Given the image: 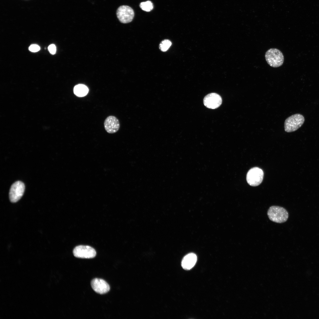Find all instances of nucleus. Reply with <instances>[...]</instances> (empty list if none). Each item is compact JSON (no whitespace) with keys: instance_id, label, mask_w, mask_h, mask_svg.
Listing matches in <instances>:
<instances>
[{"instance_id":"f8f14e48","label":"nucleus","mask_w":319,"mask_h":319,"mask_svg":"<svg viewBox=\"0 0 319 319\" xmlns=\"http://www.w3.org/2000/svg\"><path fill=\"white\" fill-rule=\"evenodd\" d=\"M89 89L87 87L83 84H79L76 85L74 88V92L77 96L82 97L86 95L88 93Z\"/></svg>"},{"instance_id":"423d86ee","label":"nucleus","mask_w":319,"mask_h":319,"mask_svg":"<svg viewBox=\"0 0 319 319\" xmlns=\"http://www.w3.org/2000/svg\"><path fill=\"white\" fill-rule=\"evenodd\" d=\"M25 190L24 183L20 181L14 183L11 186L9 192V198L11 202H17L23 195Z\"/></svg>"},{"instance_id":"f257e3e1","label":"nucleus","mask_w":319,"mask_h":319,"mask_svg":"<svg viewBox=\"0 0 319 319\" xmlns=\"http://www.w3.org/2000/svg\"><path fill=\"white\" fill-rule=\"evenodd\" d=\"M269 219L272 221L278 223L286 222L289 217V214L284 208L276 206H271L267 211Z\"/></svg>"},{"instance_id":"7ed1b4c3","label":"nucleus","mask_w":319,"mask_h":319,"mask_svg":"<svg viewBox=\"0 0 319 319\" xmlns=\"http://www.w3.org/2000/svg\"><path fill=\"white\" fill-rule=\"evenodd\" d=\"M305 121L304 117L300 114L293 115L285 120L284 123V130L287 132L294 131L300 128Z\"/></svg>"},{"instance_id":"9d476101","label":"nucleus","mask_w":319,"mask_h":319,"mask_svg":"<svg viewBox=\"0 0 319 319\" xmlns=\"http://www.w3.org/2000/svg\"><path fill=\"white\" fill-rule=\"evenodd\" d=\"M104 124L105 130L110 134L116 132L120 127L119 120L116 117L112 115L108 116L106 118Z\"/></svg>"},{"instance_id":"1a4fd4ad","label":"nucleus","mask_w":319,"mask_h":319,"mask_svg":"<svg viewBox=\"0 0 319 319\" xmlns=\"http://www.w3.org/2000/svg\"><path fill=\"white\" fill-rule=\"evenodd\" d=\"M91 284L93 289L96 292L100 294L106 293L110 290V287L108 284L102 279H93L91 281Z\"/></svg>"},{"instance_id":"ddd939ff","label":"nucleus","mask_w":319,"mask_h":319,"mask_svg":"<svg viewBox=\"0 0 319 319\" xmlns=\"http://www.w3.org/2000/svg\"><path fill=\"white\" fill-rule=\"evenodd\" d=\"M139 6L142 10L147 12L150 11L153 8V4L150 1L142 2L140 3Z\"/></svg>"},{"instance_id":"0eeeda50","label":"nucleus","mask_w":319,"mask_h":319,"mask_svg":"<svg viewBox=\"0 0 319 319\" xmlns=\"http://www.w3.org/2000/svg\"><path fill=\"white\" fill-rule=\"evenodd\" d=\"M73 254L76 257L82 258H91L95 257L96 253L92 247L87 245H80L73 250Z\"/></svg>"},{"instance_id":"20e7f679","label":"nucleus","mask_w":319,"mask_h":319,"mask_svg":"<svg viewBox=\"0 0 319 319\" xmlns=\"http://www.w3.org/2000/svg\"><path fill=\"white\" fill-rule=\"evenodd\" d=\"M263 170L258 167H254L250 169L246 175V180L248 183L251 186H256L262 182L263 177Z\"/></svg>"},{"instance_id":"4468645a","label":"nucleus","mask_w":319,"mask_h":319,"mask_svg":"<svg viewBox=\"0 0 319 319\" xmlns=\"http://www.w3.org/2000/svg\"><path fill=\"white\" fill-rule=\"evenodd\" d=\"M172 44L171 42L168 40H165L161 42L160 44L159 47L160 50L162 51L165 52L167 51Z\"/></svg>"},{"instance_id":"39448f33","label":"nucleus","mask_w":319,"mask_h":319,"mask_svg":"<svg viewBox=\"0 0 319 319\" xmlns=\"http://www.w3.org/2000/svg\"><path fill=\"white\" fill-rule=\"evenodd\" d=\"M117 17L119 21L123 23L131 22L134 17V12L130 7L126 5L119 6L116 11Z\"/></svg>"},{"instance_id":"9b49d317","label":"nucleus","mask_w":319,"mask_h":319,"mask_svg":"<svg viewBox=\"0 0 319 319\" xmlns=\"http://www.w3.org/2000/svg\"><path fill=\"white\" fill-rule=\"evenodd\" d=\"M197 260L196 255L193 253H190L186 255L183 258L181 266L185 270H190L195 265Z\"/></svg>"},{"instance_id":"dca6fc26","label":"nucleus","mask_w":319,"mask_h":319,"mask_svg":"<svg viewBox=\"0 0 319 319\" xmlns=\"http://www.w3.org/2000/svg\"><path fill=\"white\" fill-rule=\"evenodd\" d=\"M48 48L50 53L52 54L55 53L56 51V48L54 44H52L50 45L48 47Z\"/></svg>"},{"instance_id":"2eb2a0df","label":"nucleus","mask_w":319,"mask_h":319,"mask_svg":"<svg viewBox=\"0 0 319 319\" xmlns=\"http://www.w3.org/2000/svg\"><path fill=\"white\" fill-rule=\"evenodd\" d=\"M29 50L32 52H35L38 51L40 50V48L39 46L36 44H32L30 46L29 48Z\"/></svg>"},{"instance_id":"f03ea898","label":"nucleus","mask_w":319,"mask_h":319,"mask_svg":"<svg viewBox=\"0 0 319 319\" xmlns=\"http://www.w3.org/2000/svg\"><path fill=\"white\" fill-rule=\"evenodd\" d=\"M266 61L271 66L276 68L281 66L284 62V57L282 53L276 48L268 50L265 55Z\"/></svg>"},{"instance_id":"6e6552de","label":"nucleus","mask_w":319,"mask_h":319,"mask_svg":"<svg viewBox=\"0 0 319 319\" xmlns=\"http://www.w3.org/2000/svg\"><path fill=\"white\" fill-rule=\"evenodd\" d=\"M204 103L206 107L214 109L219 107L222 103V99L218 94L212 93L207 95L204 98Z\"/></svg>"}]
</instances>
